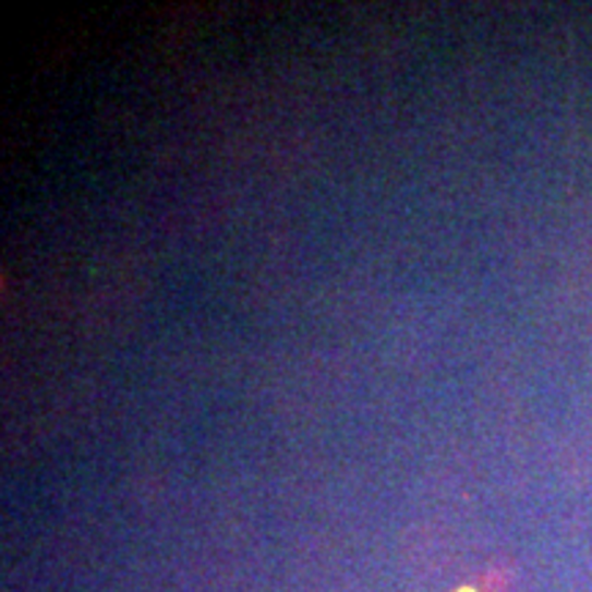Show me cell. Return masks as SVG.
I'll use <instances>...</instances> for the list:
<instances>
[{"instance_id": "1", "label": "cell", "mask_w": 592, "mask_h": 592, "mask_svg": "<svg viewBox=\"0 0 592 592\" xmlns=\"http://www.w3.org/2000/svg\"><path fill=\"white\" fill-rule=\"evenodd\" d=\"M456 592H474V590H469V587H461V590H456Z\"/></svg>"}]
</instances>
